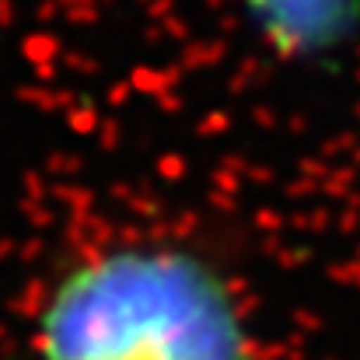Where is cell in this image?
I'll use <instances>...</instances> for the list:
<instances>
[{
  "mask_svg": "<svg viewBox=\"0 0 360 360\" xmlns=\"http://www.w3.org/2000/svg\"><path fill=\"white\" fill-rule=\"evenodd\" d=\"M42 360H248L228 287L182 252L74 269L39 326Z\"/></svg>",
  "mask_w": 360,
  "mask_h": 360,
  "instance_id": "obj_1",
  "label": "cell"
}]
</instances>
